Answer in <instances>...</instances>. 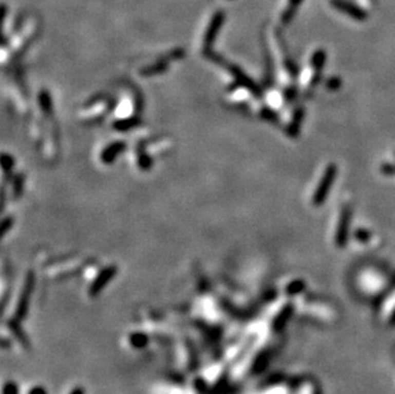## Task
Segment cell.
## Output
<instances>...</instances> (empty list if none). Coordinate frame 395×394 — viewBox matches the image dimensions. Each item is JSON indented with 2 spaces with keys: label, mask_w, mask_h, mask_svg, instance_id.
Returning <instances> with one entry per match:
<instances>
[{
  "label": "cell",
  "mask_w": 395,
  "mask_h": 394,
  "mask_svg": "<svg viewBox=\"0 0 395 394\" xmlns=\"http://www.w3.org/2000/svg\"><path fill=\"white\" fill-rule=\"evenodd\" d=\"M381 172L384 174H395V165L393 164H384L381 167Z\"/></svg>",
  "instance_id": "3957f363"
},
{
  "label": "cell",
  "mask_w": 395,
  "mask_h": 394,
  "mask_svg": "<svg viewBox=\"0 0 395 394\" xmlns=\"http://www.w3.org/2000/svg\"><path fill=\"white\" fill-rule=\"evenodd\" d=\"M335 175L336 167L334 164H329L328 167H326L325 172H324L323 177H321L320 182H318L315 193H313L312 202L315 206H320V205L325 201L329 192H330V188L331 186H333L334 180H335Z\"/></svg>",
  "instance_id": "6da1fadb"
},
{
  "label": "cell",
  "mask_w": 395,
  "mask_h": 394,
  "mask_svg": "<svg viewBox=\"0 0 395 394\" xmlns=\"http://www.w3.org/2000/svg\"><path fill=\"white\" fill-rule=\"evenodd\" d=\"M349 222H350V210L345 207L340 214V219L338 222V229L335 233V243L339 247L345 245L348 236V229H349Z\"/></svg>",
  "instance_id": "7a4b0ae2"
}]
</instances>
